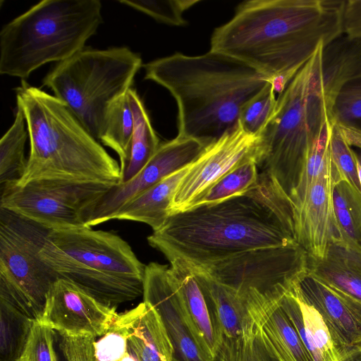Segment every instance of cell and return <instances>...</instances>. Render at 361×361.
<instances>
[{"instance_id":"obj_36","label":"cell","mask_w":361,"mask_h":361,"mask_svg":"<svg viewBox=\"0 0 361 361\" xmlns=\"http://www.w3.org/2000/svg\"><path fill=\"white\" fill-rule=\"evenodd\" d=\"M329 149L333 163L341 178L347 180L361 192L354 149L348 145L340 127L335 123H333Z\"/></svg>"},{"instance_id":"obj_42","label":"cell","mask_w":361,"mask_h":361,"mask_svg":"<svg viewBox=\"0 0 361 361\" xmlns=\"http://www.w3.org/2000/svg\"><path fill=\"white\" fill-rule=\"evenodd\" d=\"M119 361H138L136 356L128 348V352L125 356Z\"/></svg>"},{"instance_id":"obj_13","label":"cell","mask_w":361,"mask_h":361,"mask_svg":"<svg viewBox=\"0 0 361 361\" xmlns=\"http://www.w3.org/2000/svg\"><path fill=\"white\" fill-rule=\"evenodd\" d=\"M207 147L196 140L178 135L160 145L136 176L109 190L95 207L87 226L111 220L123 205L169 175L191 164Z\"/></svg>"},{"instance_id":"obj_40","label":"cell","mask_w":361,"mask_h":361,"mask_svg":"<svg viewBox=\"0 0 361 361\" xmlns=\"http://www.w3.org/2000/svg\"><path fill=\"white\" fill-rule=\"evenodd\" d=\"M338 126L348 145L351 147H355L361 150V133L348 127Z\"/></svg>"},{"instance_id":"obj_5","label":"cell","mask_w":361,"mask_h":361,"mask_svg":"<svg viewBox=\"0 0 361 361\" xmlns=\"http://www.w3.org/2000/svg\"><path fill=\"white\" fill-rule=\"evenodd\" d=\"M324 47L317 49L279 94L273 113L257 135L258 167L290 200L314 140L332 121L341 89L324 69Z\"/></svg>"},{"instance_id":"obj_9","label":"cell","mask_w":361,"mask_h":361,"mask_svg":"<svg viewBox=\"0 0 361 361\" xmlns=\"http://www.w3.org/2000/svg\"><path fill=\"white\" fill-rule=\"evenodd\" d=\"M49 232L0 208V300L37 321L58 279L39 255Z\"/></svg>"},{"instance_id":"obj_22","label":"cell","mask_w":361,"mask_h":361,"mask_svg":"<svg viewBox=\"0 0 361 361\" xmlns=\"http://www.w3.org/2000/svg\"><path fill=\"white\" fill-rule=\"evenodd\" d=\"M308 273L361 303V252L331 243L323 259H309Z\"/></svg>"},{"instance_id":"obj_10","label":"cell","mask_w":361,"mask_h":361,"mask_svg":"<svg viewBox=\"0 0 361 361\" xmlns=\"http://www.w3.org/2000/svg\"><path fill=\"white\" fill-rule=\"evenodd\" d=\"M94 182L39 180L1 188L0 208L49 231L80 228L114 186Z\"/></svg>"},{"instance_id":"obj_41","label":"cell","mask_w":361,"mask_h":361,"mask_svg":"<svg viewBox=\"0 0 361 361\" xmlns=\"http://www.w3.org/2000/svg\"><path fill=\"white\" fill-rule=\"evenodd\" d=\"M341 361H361V347L349 353Z\"/></svg>"},{"instance_id":"obj_38","label":"cell","mask_w":361,"mask_h":361,"mask_svg":"<svg viewBox=\"0 0 361 361\" xmlns=\"http://www.w3.org/2000/svg\"><path fill=\"white\" fill-rule=\"evenodd\" d=\"M59 334V349L65 361H97L94 337H71Z\"/></svg>"},{"instance_id":"obj_7","label":"cell","mask_w":361,"mask_h":361,"mask_svg":"<svg viewBox=\"0 0 361 361\" xmlns=\"http://www.w3.org/2000/svg\"><path fill=\"white\" fill-rule=\"evenodd\" d=\"M99 0H43L3 26L0 73L22 80L85 49L102 23Z\"/></svg>"},{"instance_id":"obj_11","label":"cell","mask_w":361,"mask_h":361,"mask_svg":"<svg viewBox=\"0 0 361 361\" xmlns=\"http://www.w3.org/2000/svg\"><path fill=\"white\" fill-rule=\"evenodd\" d=\"M241 295L291 290L308 274L309 257L298 243L255 249L238 253L200 269Z\"/></svg>"},{"instance_id":"obj_21","label":"cell","mask_w":361,"mask_h":361,"mask_svg":"<svg viewBox=\"0 0 361 361\" xmlns=\"http://www.w3.org/2000/svg\"><path fill=\"white\" fill-rule=\"evenodd\" d=\"M190 165L169 175L123 205L112 219L143 223L153 231L161 228L171 215L175 192Z\"/></svg>"},{"instance_id":"obj_25","label":"cell","mask_w":361,"mask_h":361,"mask_svg":"<svg viewBox=\"0 0 361 361\" xmlns=\"http://www.w3.org/2000/svg\"><path fill=\"white\" fill-rule=\"evenodd\" d=\"M128 94L133 115L134 128L128 158L125 166L121 169L120 183L127 182L136 176L160 145L148 114L137 92L131 88Z\"/></svg>"},{"instance_id":"obj_20","label":"cell","mask_w":361,"mask_h":361,"mask_svg":"<svg viewBox=\"0 0 361 361\" xmlns=\"http://www.w3.org/2000/svg\"><path fill=\"white\" fill-rule=\"evenodd\" d=\"M299 283L285 293L282 307L312 361H341L343 356L319 311L302 294Z\"/></svg>"},{"instance_id":"obj_26","label":"cell","mask_w":361,"mask_h":361,"mask_svg":"<svg viewBox=\"0 0 361 361\" xmlns=\"http://www.w3.org/2000/svg\"><path fill=\"white\" fill-rule=\"evenodd\" d=\"M333 201L339 243L361 252V192L342 178L334 185Z\"/></svg>"},{"instance_id":"obj_17","label":"cell","mask_w":361,"mask_h":361,"mask_svg":"<svg viewBox=\"0 0 361 361\" xmlns=\"http://www.w3.org/2000/svg\"><path fill=\"white\" fill-rule=\"evenodd\" d=\"M305 298L321 314L343 356L361 347V303L309 273L299 284Z\"/></svg>"},{"instance_id":"obj_16","label":"cell","mask_w":361,"mask_h":361,"mask_svg":"<svg viewBox=\"0 0 361 361\" xmlns=\"http://www.w3.org/2000/svg\"><path fill=\"white\" fill-rule=\"evenodd\" d=\"M288 291L245 293L249 319L257 338L277 361H312L282 307L281 298Z\"/></svg>"},{"instance_id":"obj_43","label":"cell","mask_w":361,"mask_h":361,"mask_svg":"<svg viewBox=\"0 0 361 361\" xmlns=\"http://www.w3.org/2000/svg\"><path fill=\"white\" fill-rule=\"evenodd\" d=\"M354 152H355V150H354ZM355 156L356 165H357V176H358L359 183H360V190H361V161L357 157L355 152Z\"/></svg>"},{"instance_id":"obj_39","label":"cell","mask_w":361,"mask_h":361,"mask_svg":"<svg viewBox=\"0 0 361 361\" xmlns=\"http://www.w3.org/2000/svg\"><path fill=\"white\" fill-rule=\"evenodd\" d=\"M342 26L343 35L361 39V0L344 1Z\"/></svg>"},{"instance_id":"obj_15","label":"cell","mask_w":361,"mask_h":361,"mask_svg":"<svg viewBox=\"0 0 361 361\" xmlns=\"http://www.w3.org/2000/svg\"><path fill=\"white\" fill-rule=\"evenodd\" d=\"M339 178L331 159L294 206L295 237L310 260L323 259L330 245L341 241L333 201L334 187Z\"/></svg>"},{"instance_id":"obj_44","label":"cell","mask_w":361,"mask_h":361,"mask_svg":"<svg viewBox=\"0 0 361 361\" xmlns=\"http://www.w3.org/2000/svg\"><path fill=\"white\" fill-rule=\"evenodd\" d=\"M355 152L358 159L361 161V150H360L359 152L355 150Z\"/></svg>"},{"instance_id":"obj_29","label":"cell","mask_w":361,"mask_h":361,"mask_svg":"<svg viewBox=\"0 0 361 361\" xmlns=\"http://www.w3.org/2000/svg\"><path fill=\"white\" fill-rule=\"evenodd\" d=\"M0 361H18L23 355L36 320L3 300H0Z\"/></svg>"},{"instance_id":"obj_23","label":"cell","mask_w":361,"mask_h":361,"mask_svg":"<svg viewBox=\"0 0 361 361\" xmlns=\"http://www.w3.org/2000/svg\"><path fill=\"white\" fill-rule=\"evenodd\" d=\"M207 301L219 333L227 338L239 336L248 321L246 300L233 288L204 273L193 271Z\"/></svg>"},{"instance_id":"obj_46","label":"cell","mask_w":361,"mask_h":361,"mask_svg":"<svg viewBox=\"0 0 361 361\" xmlns=\"http://www.w3.org/2000/svg\"><path fill=\"white\" fill-rule=\"evenodd\" d=\"M18 361H27V360H25V358L23 357H21L20 360H18Z\"/></svg>"},{"instance_id":"obj_14","label":"cell","mask_w":361,"mask_h":361,"mask_svg":"<svg viewBox=\"0 0 361 361\" xmlns=\"http://www.w3.org/2000/svg\"><path fill=\"white\" fill-rule=\"evenodd\" d=\"M118 315L116 308L102 305L76 285L58 279L37 321L61 335L97 338L109 330Z\"/></svg>"},{"instance_id":"obj_32","label":"cell","mask_w":361,"mask_h":361,"mask_svg":"<svg viewBox=\"0 0 361 361\" xmlns=\"http://www.w3.org/2000/svg\"><path fill=\"white\" fill-rule=\"evenodd\" d=\"M214 361H277L257 338L249 319L243 333L233 338H224Z\"/></svg>"},{"instance_id":"obj_8","label":"cell","mask_w":361,"mask_h":361,"mask_svg":"<svg viewBox=\"0 0 361 361\" xmlns=\"http://www.w3.org/2000/svg\"><path fill=\"white\" fill-rule=\"evenodd\" d=\"M142 66L140 56L126 47L85 48L57 63L42 84L99 141L108 106L132 88Z\"/></svg>"},{"instance_id":"obj_35","label":"cell","mask_w":361,"mask_h":361,"mask_svg":"<svg viewBox=\"0 0 361 361\" xmlns=\"http://www.w3.org/2000/svg\"><path fill=\"white\" fill-rule=\"evenodd\" d=\"M121 4L144 13L157 21L171 25H184L183 13L198 0H121Z\"/></svg>"},{"instance_id":"obj_2","label":"cell","mask_w":361,"mask_h":361,"mask_svg":"<svg viewBox=\"0 0 361 361\" xmlns=\"http://www.w3.org/2000/svg\"><path fill=\"white\" fill-rule=\"evenodd\" d=\"M341 0H249L216 27L210 50L272 80L281 93L317 49L343 35Z\"/></svg>"},{"instance_id":"obj_45","label":"cell","mask_w":361,"mask_h":361,"mask_svg":"<svg viewBox=\"0 0 361 361\" xmlns=\"http://www.w3.org/2000/svg\"><path fill=\"white\" fill-rule=\"evenodd\" d=\"M53 361H59V360H58V357H57V356H56V353L54 355V360H53Z\"/></svg>"},{"instance_id":"obj_34","label":"cell","mask_w":361,"mask_h":361,"mask_svg":"<svg viewBox=\"0 0 361 361\" xmlns=\"http://www.w3.org/2000/svg\"><path fill=\"white\" fill-rule=\"evenodd\" d=\"M276 103V92L270 82L242 107L239 123L243 129L247 133L258 135L273 113Z\"/></svg>"},{"instance_id":"obj_3","label":"cell","mask_w":361,"mask_h":361,"mask_svg":"<svg viewBox=\"0 0 361 361\" xmlns=\"http://www.w3.org/2000/svg\"><path fill=\"white\" fill-rule=\"evenodd\" d=\"M142 67L145 79L175 99L178 135L206 147L236 129L242 107L271 82L245 63L212 50L198 56L176 53Z\"/></svg>"},{"instance_id":"obj_30","label":"cell","mask_w":361,"mask_h":361,"mask_svg":"<svg viewBox=\"0 0 361 361\" xmlns=\"http://www.w3.org/2000/svg\"><path fill=\"white\" fill-rule=\"evenodd\" d=\"M259 178L257 162L255 160L245 161L212 185L189 208L219 202L243 193L253 187Z\"/></svg>"},{"instance_id":"obj_4","label":"cell","mask_w":361,"mask_h":361,"mask_svg":"<svg viewBox=\"0 0 361 361\" xmlns=\"http://www.w3.org/2000/svg\"><path fill=\"white\" fill-rule=\"evenodd\" d=\"M16 93L30 149L25 172L15 184L39 180L120 183V164L64 102L25 80Z\"/></svg>"},{"instance_id":"obj_27","label":"cell","mask_w":361,"mask_h":361,"mask_svg":"<svg viewBox=\"0 0 361 361\" xmlns=\"http://www.w3.org/2000/svg\"><path fill=\"white\" fill-rule=\"evenodd\" d=\"M27 137L24 114L17 106L13 123L0 140L1 188L18 183L23 176L27 164L25 156Z\"/></svg>"},{"instance_id":"obj_37","label":"cell","mask_w":361,"mask_h":361,"mask_svg":"<svg viewBox=\"0 0 361 361\" xmlns=\"http://www.w3.org/2000/svg\"><path fill=\"white\" fill-rule=\"evenodd\" d=\"M54 336V330L35 321L21 357L27 361H53L56 354Z\"/></svg>"},{"instance_id":"obj_1","label":"cell","mask_w":361,"mask_h":361,"mask_svg":"<svg viewBox=\"0 0 361 361\" xmlns=\"http://www.w3.org/2000/svg\"><path fill=\"white\" fill-rule=\"evenodd\" d=\"M293 216L290 200L262 172L243 193L172 214L147 241L170 264L197 270L243 252L296 243Z\"/></svg>"},{"instance_id":"obj_12","label":"cell","mask_w":361,"mask_h":361,"mask_svg":"<svg viewBox=\"0 0 361 361\" xmlns=\"http://www.w3.org/2000/svg\"><path fill=\"white\" fill-rule=\"evenodd\" d=\"M259 159V137L245 132L240 124L208 146L195 160L180 183L171 215L188 209L212 185L238 166ZM170 215V216H171Z\"/></svg>"},{"instance_id":"obj_31","label":"cell","mask_w":361,"mask_h":361,"mask_svg":"<svg viewBox=\"0 0 361 361\" xmlns=\"http://www.w3.org/2000/svg\"><path fill=\"white\" fill-rule=\"evenodd\" d=\"M143 302L135 308L118 314L109 330L94 342L97 361H119L128 352V338L134 323L140 315Z\"/></svg>"},{"instance_id":"obj_24","label":"cell","mask_w":361,"mask_h":361,"mask_svg":"<svg viewBox=\"0 0 361 361\" xmlns=\"http://www.w3.org/2000/svg\"><path fill=\"white\" fill-rule=\"evenodd\" d=\"M138 361H175L173 345L156 309L143 301L128 342Z\"/></svg>"},{"instance_id":"obj_6","label":"cell","mask_w":361,"mask_h":361,"mask_svg":"<svg viewBox=\"0 0 361 361\" xmlns=\"http://www.w3.org/2000/svg\"><path fill=\"white\" fill-rule=\"evenodd\" d=\"M56 274L109 307L143 295L145 267L112 231L92 227L49 231L39 252Z\"/></svg>"},{"instance_id":"obj_33","label":"cell","mask_w":361,"mask_h":361,"mask_svg":"<svg viewBox=\"0 0 361 361\" xmlns=\"http://www.w3.org/2000/svg\"><path fill=\"white\" fill-rule=\"evenodd\" d=\"M332 121L361 133V72L338 92L333 106Z\"/></svg>"},{"instance_id":"obj_28","label":"cell","mask_w":361,"mask_h":361,"mask_svg":"<svg viewBox=\"0 0 361 361\" xmlns=\"http://www.w3.org/2000/svg\"><path fill=\"white\" fill-rule=\"evenodd\" d=\"M128 92L108 106L99 141L113 149L118 156L122 169L128 160L134 128Z\"/></svg>"},{"instance_id":"obj_19","label":"cell","mask_w":361,"mask_h":361,"mask_svg":"<svg viewBox=\"0 0 361 361\" xmlns=\"http://www.w3.org/2000/svg\"><path fill=\"white\" fill-rule=\"evenodd\" d=\"M170 264L181 317L202 353L214 361L224 337L216 328L206 297L190 269Z\"/></svg>"},{"instance_id":"obj_18","label":"cell","mask_w":361,"mask_h":361,"mask_svg":"<svg viewBox=\"0 0 361 361\" xmlns=\"http://www.w3.org/2000/svg\"><path fill=\"white\" fill-rule=\"evenodd\" d=\"M143 301L160 314L174 348L175 361H211L192 339L178 310L170 267L157 262L145 267Z\"/></svg>"}]
</instances>
